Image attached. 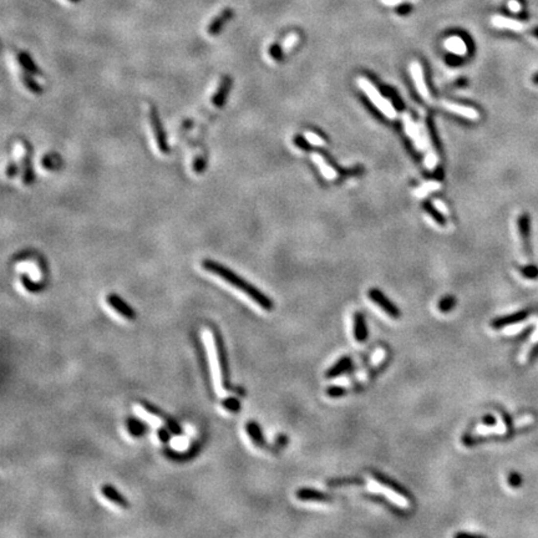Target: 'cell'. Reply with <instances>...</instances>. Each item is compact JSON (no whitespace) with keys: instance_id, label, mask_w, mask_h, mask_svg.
<instances>
[{"instance_id":"cell-5","label":"cell","mask_w":538,"mask_h":538,"mask_svg":"<svg viewBox=\"0 0 538 538\" xmlns=\"http://www.w3.org/2000/svg\"><path fill=\"white\" fill-rule=\"evenodd\" d=\"M368 297H369L370 301L374 304H376L379 308H381V310L385 311L386 314L390 315L394 319H399L401 317V310H400L390 299L384 294L381 290H379L377 288H373L368 292Z\"/></svg>"},{"instance_id":"cell-40","label":"cell","mask_w":538,"mask_h":538,"mask_svg":"<svg viewBox=\"0 0 538 538\" xmlns=\"http://www.w3.org/2000/svg\"><path fill=\"white\" fill-rule=\"evenodd\" d=\"M482 423H484V425L493 426V425H496V419H494V416L492 415H486L484 416V419H482Z\"/></svg>"},{"instance_id":"cell-6","label":"cell","mask_w":538,"mask_h":538,"mask_svg":"<svg viewBox=\"0 0 538 538\" xmlns=\"http://www.w3.org/2000/svg\"><path fill=\"white\" fill-rule=\"evenodd\" d=\"M402 121H404V127L407 136L411 139L415 147L420 151H425V136H423V125L422 123H415L411 116L404 114L402 115Z\"/></svg>"},{"instance_id":"cell-39","label":"cell","mask_w":538,"mask_h":538,"mask_svg":"<svg viewBox=\"0 0 538 538\" xmlns=\"http://www.w3.org/2000/svg\"><path fill=\"white\" fill-rule=\"evenodd\" d=\"M169 430H166V429H161L159 430V437L161 439V441H164V443H167V441L169 440Z\"/></svg>"},{"instance_id":"cell-2","label":"cell","mask_w":538,"mask_h":538,"mask_svg":"<svg viewBox=\"0 0 538 538\" xmlns=\"http://www.w3.org/2000/svg\"><path fill=\"white\" fill-rule=\"evenodd\" d=\"M356 84H358L359 88L361 89V91L365 94L366 97L369 98L370 101H372V104L374 105V106L376 107V109L379 110V111L381 112L385 117L390 118V120H395V118L398 117V112H396L395 107H394V105L391 104L390 100L384 97V96L379 93V90L375 88V85L373 84L370 80H368L366 77L360 76L356 79Z\"/></svg>"},{"instance_id":"cell-17","label":"cell","mask_w":538,"mask_h":538,"mask_svg":"<svg viewBox=\"0 0 538 538\" xmlns=\"http://www.w3.org/2000/svg\"><path fill=\"white\" fill-rule=\"evenodd\" d=\"M232 17H233V10H232V9H230V8L224 9V10L222 11L219 15H217V17L214 18L213 20H212V23L208 25V26H207V33L210 34V35H212V36L218 35V34L222 31V29H223L224 24H226L228 20L232 19Z\"/></svg>"},{"instance_id":"cell-8","label":"cell","mask_w":538,"mask_h":538,"mask_svg":"<svg viewBox=\"0 0 538 538\" xmlns=\"http://www.w3.org/2000/svg\"><path fill=\"white\" fill-rule=\"evenodd\" d=\"M372 473H373V477H374L380 485H383V486L388 487L389 490L394 491L395 493L400 494L401 497L406 498V500L413 501V494H411V492H410L407 489H405V487L402 486L401 484H399L398 481H395L394 478L389 477V476L384 475V473L379 472V471H373Z\"/></svg>"},{"instance_id":"cell-31","label":"cell","mask_w":538,"mask_h":538,"mask_svg":"<svg viewBox=\"0 0 538 538\" xmlns=\"http://www.w3.org/2000/svg\"><path fill=\"white\" fill-rule=\"evenodd\" d=\"M325 394H327L329 398H331V399H338V398H343V396L347 395L348 390L344 388V386L331 385L329 386V388H327Z\"/></svg>"},{"instance_id":"cell-10","label":"cell","mask_w":538,"mask_h":538,"mask_svg":"<svg viewBox=\"0 0 538 538\" xmlns=\"http://www.w3.org/2000/svg\"><path fill=\"white\" fill-rule=\"evenodd\" d=\"M517 227H518L519 237H521L522 248L527 256L531 254V218L530 214L522 213L517 219Z\"/></svg>"},{"instance_id":"cell-33","label":"cell","mask_w":538,"mask_h":538,"mask_svg":"<svg viewBox=\"0 0 538 538\" xmlns=\"http://www.w3.org/2000/svg\"><path fill=\"white\" fill-rule=\"evenodd\" d=\"M519 272H521L522 276L528 279H535L538 277V268L535 267V265H527V267L521 268Z\"/></svg>"},{"instance_id":"cell-45","label":"cell","mask_w":538,"mask_h":538,"mask_svg":"<svg viewBox=\"0 0 538 538\" xmlns=\"http://www.w3.org/2000/svg\"><path fill=\"white\" fill-rule=\"evenodd\" d=\"M69 1H71V3H79L80 0H69Z\"/></svg>"},{"instance_id":"cell-26","label":"cell","mask_w":538,"mask_h":538,"mask_svg":"<svg viewBox=\"0 0 538 538\" xmlns=\"http://www.w3.org/2000/svg\"><path fill=\"white\" fill-rule=\"evenodd\" d=\"M22 80H23V84L26 86L27 90L31 91V93L35 94V95H41V94L44 93L43 86H41L39 82H36L35 80H34L33 75L29 74V72L25 71V74L22 75Z\"/></svg>"},{"instance_id":"cell-3","label":"cell","mask_w":538,"mask_h":538,"mask_svg":"<svg viewBox=\"0 0 538 538\" xmlns=\"http://www.w3.org/2000/svg\"><path fill=\"white\" fill-rule=\"evenodd\" d=\"M213 343L214 350H216L217 361H218L219 369H221V381L224 390H233L232 384H231V374H230V365H228L227 352L224 348L223 339H222L221 333L218 329H213Z\"/></svg>"},{"instance_id":"cell-1","label":"cell","mask_w":538,"mask_h":538,"mask_svg":"<svg viewBox=\"0 0 538 538\" xmlns=\"http://www.w3.org/2000/svg\"><path fill=\"white\" fill-rule=\"evenodd\" d=\"M202 267L205 271L219 277V278L223 279L224 281H227L228 284H231L232 287L237 288L238 290H240V292H243L246 295H248L249 298H251L254 303H257L258 305L262 306L264 310L267 311L273 310L274 304L269 297H267V295H265L264 293L260 292L257 287H254L253 284H251V283L247 281L246 279L242 278L240 276H238L237 273H234L232 269L227 268L226 265L221 264V263L218 262H214V260L212 259H205L202 262Z\"/></svg>"},{"instance_id":"cell-14","label":"cell","mask_w":538,"mask_h":538,"mask_svg":"<svg viewBox=\"0 0 538 538\" xmlns=\"http://www.w3.org/2000/svg\"><path fill=\"white\" fill-rule=\"evenodd\" d=\"M232 82L233 80L231 76H224L223 79H222L216 94H214L213 97H212V104H213V106L218 107V109H221V107L224 106V104L227 102V97H228V94H230L231 91V88H232Z\"/></svg>"},{"instance_id":"cell-37","label":"cell","mask_w":538,"mask_h":538,"mask_svg":"<svg viewBox=\"0 0 538 538\" xmlns=\"http://www.w3.org/2000/svg\"><path fill=\"white\" fill-rule=\"evenodd\" d=\"M18 171H19V169H18L17 164L11 162V164L8 166V168H6V176H8V177H10V178L15 177V176L18 175Z\"/></svg>"},{"instance_id":"cell-36","label":"cell","mask_w":538,"mask_h":538,"mask_svg":"<svg viewBox=\"0 0 538 538\" xmlns=\"http://www.w3.org/2000/svg\"><path fill=\"white\" fill-rule=\"evenodd\" d=\"M508 482H510V485H511L512 487H517L521 485L522 480H521V476L518 475V473L516 472H512L511 475H510V477H508Z\"/></svg>"},{"instance_id":"cell-34","label":"cell","mask_w":538,"mask_h":538,"mask_svg":"<svg viewBox=\"0 0 538 538\" xmlns=\"http://www.w3.org/2000/svg\"><path fill=\"white\" fill-rule=\"evenodd\" d=\"M206 166H207V162H206L205 157H202V156L196 157V160L193 161V171L197 175H201V173L205 172Z\"/></svg>"},{"instance_id":"cell-7","label":"cell","mask_w":538,"mask_h":538,"mask_svg":"<svg viewBox=\"0 0 538 538\" xmlns=\"http://www.w3.org/2000/svg\"><path fill=\"white\" fill-rule=\"evenodd\" d=\"M410 74H411V77H413L414 84H415L419 95H420L423 100L429 101L430 91H429V88H427L426 81H425V76H423L422 66H421V64L419 63V61H413V63L410 64Z\"/></svg>"},{"instance_id":"cell-20","label":"cell","mask_w":538,"mask_h":538,"mask_svg":"<svg viewBox=\"0 0 538 538\" xmlns=\"http://www.w3.org/2000/svg\"><path fill=\"white\" fill-rule=\"evenodd\" d=\"M246 431L247 434H248V436L251 437L252 443H253L256 446H258V447H264V446L267 445V444H265L264 435H263L262 432V429H260V426L256 422V421H249V422L246 423Z\"/></svg>"},{"instance_id":"cell-44","label":"cell","mask_w":538,"mask_h":538,"mask_svg":"<svg viewBox=\"0 0 538 538\" xmlns=\"http://www.w3.org/2000/svg\"><path fill=\"white\" fill-rule=\"evenodd\" d=\"M532 82L535 85H538V71L536 72V74L532 76Z\"/></svg>"},{"instance_id":"cell-15","label":"cell","mask_w":538,"mask_h":538,"mask_svg":"<svg viewBox=\"0 0 538 538\" xmlns=\"http://www.w3.org/2000/svg\"><path fill=\"white\" fill-rule=\"evenodd\" d=\"M352 333H354V338L358 343H365L369 338V330H368V325H366L365 317H364L361 313L356 311L352 318Z\"/></svg>"},{"instance_id":"cell-4","label":"cell","mask_w":538,"mask_h":538,"mask_svg":"<svg viewBox=\"0 0 538 538\" xmlns=\"http://www.w3.org/2000/svg\"><path fill=\"white\" fill-rule=\"evenodd\" d=\"M150 122H151V126H152L153 135H155L156 143H157V147H159L160 152L164 153V155H168V153L171 152V147H169L168 142H167L166 132H164V125H162L160 114L155 106H151Z\"/></svg>"},{"instance_id":"cell-12","label":"cell","mask_w":538,"mask_h":538,"mask_svg":"<svg viewBox=\"0 0 538 538\" xmlns=\"http://www.w3.org/2000/svg\"><path fill=\"white\" fill-rule=\"evenodd\" d=\"M295 496L298 500L305 501V502H331L333 501V497L330 494L314 489H309V487L299 489Z\"/></svg>"},{"instance_id":"cell-21","label":"cell","mask_w":538,"mask_h":538,"mask_svg":"<svg viewBox=\"0 0 538 538\" xmlns=\"http://www.w3.org/2000/svg\"><path fill=\"white\" fill-rule=\"evenodd\" d=\"M526 317H527V311H519V313H515V314H511V315H506V317L496 318V319L492 320L491 325H492V328L501 329L507 327V325L516 324V323L522 322Z\"/></svg>"},{"instance_id":"cell-25","label":"cell","mask_w":538,"mask_h":538,"mask_svg":"<svg viewBox=\"0 0 538 538\" xmlns=\"http://www.w3.org/2000/svg\"><path fill=\"white\" fill-rule=\"evenodd\" d=\"M441 188V183L437 182V181H430V182L423 183L420 187L414 191V196L418 197V198H425L426 196H429L432 192H436Z\"/></svg>"},{"instance_id":"cell-38","label":"cell","mask_w":538,"mask_h":538,"mask_svg":"<svg viewBox=\"0 0 538 538\" xmlns=\"http://www.w3.org/2000/svg\"><path fill=\"white\" fill-rule=\"evenodd\" d=\"M269 52H271V56L274 59V60L278 61L279 59L281 58V49L278 47V45H273V47H271V50H269Z\"/></svg>"},{"instance_id":"cell-11","label":"cell","mask_w":538,"mask_h":538,"mask_svg":"<svg viewBox=\"0 0 538 538\" xmlns=\"http://www.w3.org/2000/svg\"><path fill=\"white\" fill-rule=\"evenodd\" d=\"M106 302L114 310L117 311L118 314L122 315L127 320H134L136 318V313H135L134 309L125 301H122V298L118 297L117 294H109L106 297Z\"/></svg>"},{"instance_id":"cell-41","label":"cell","mask_w":538,"mask_h":538,"mask_svg":"<svg viewBox=\"0 0 538 538\" xmlns=\"http://www.w3.org/2000/svg\"><path fill=\"white\" fill-rule=\"evenodd\" d=\"M287 443H288V439L285 435H281V436L277 437V440H276L277 447H281V446H284Z\"/></svg>"},{"instance_id":"cell-35","label":"cell","mask_w":538,"mask_h":538,"mask_svg":"<svg viewBox=\"0 0 538 538\" xmlns=\"http://www.w3.org/2000/svg\"><path fill=\"white\" fill-rule=\"evenodd\" d=\"M432 206L435 207L437 213L441 214V216H448V214H450V211H448V208L446 207V205L443 202V201L434 200L432 201Z\"/></svg>"},{"instance_id":"cell-19","label":"cell","mask_w":538,"mask_h":538,"mask_svg":"<svg viewBox=\"0 0 538 538\" xmlns=\"http://www.w3.org/2000/svg\"><path fill=\"white\" fill-rule=\"evenodd\" d=\"M101 492L105 496V498H107V500L111 501V502L115 503V505L120 506V507L127 508L130 506L129 501L126 500L122 494H121L115 487L112 486V485H104V486L101 487Z\"/></svg>"},{"instance_id":"cell-22","label":"cell","mask_w":538,"mask_h":538,"mask_svg":"<svg viewBox=\"0 0 538 538\" xmlns=\"http://www.w3.org/2000/svg\"><path fill=\"white\" fill-rule=\"evenodd\" d=\"M445 47L450 52L457 55V56H464L467 52L466 44L461 38H457V36H452V38L447 39L445 41Z\"/></svg>"},{"instance_id":"cell-16","label":"cell","mask_w":538,"mask_h":538,"mask_svg":"<svg viewBox=\"0 0 538 538\" xmlns=\"http://www.w3.org/2000/svg\"><path fill=\"white\" fill-rule=\"evenodd\" d=\"M310 159H311V161H313L315 164H317V167L319 168L320 173H322V176L325 178V180L334 181V180H336V178H338V172H336L335 169H334L333 167H331L330 164H328V162L325 161V159L323 157L322 155H320V153L313 152L310 155Z\"/></svg>"},{"instance_id":"cell-32","label":"cell","mask_w":538,"mask_h":538,"mask_svg":"<svg viewBox=\"0 0 538 538\" xmlns=\"http://www.w3.org/2000/svg\"><path fill=\"white\" fill-rule=\"evenodd\" d=\"M222 404H223V406L226 407L228 411H232V413H238V411L240 410V402L238 401V399H235V398H226Z\"/></svg>"},{"instance_id":"cell-43","label":"cell","mask_w":538,"mask_h":538,"mask_svg":"<svg viewBox=\"0 0 538 538\" xmlns=\"http://www.w3.org/2000/svg\"><path fill=\"white\" fill-rule=\"evenodd\" d=\"M456 537L461 538V537H477V535H472V533H468V532H459L456 533Z\"/></svg>"},{"instance_id":"cell-24","label":"cell","mask_w":538,"mask_h":538,"mask_svg":"<svg viewBox=\"0 0 538 538\" xmlns=\"http://www.w3.org/2000/svg\"><path fill=\"white\" fill-rule=\"evenodd\" d=\"M35 181V173H34L33 164H31V156L27 153L23 160V182L26 186L33 185Z\"/></svg>"},{"instance_id":"cell-23","label":"cell","mask_w":538,"mask_h":538,"mask_svg":"<svg viewBox=\"0 0 538 538\" xmlns=\"http://www.w3.org/2000/svg\"><path fill=\"white\" fill-rule=\"evenodd\" d=\"M18 61H19L20 65L23 66L25 71L29 72L31 75H41V70L36 66V64L34 63V60L31 59V56L26 52H19L18 54Z\"/></svg>"},{"instance_id":"cell-9","label":"cell","mask_w":538,"mask_h":538,"mask_svg":"<svg viewBox=\"0 0 538 538\" xmlns=\"http://www.w3.org/2000/svg\"><path fill=\"white\" fill-rule=\"evenodd\" d=\"M141 405H142L143 409H145L147 413L152 414V415H155V416H157V418L161 419V420L164 421V423H166L167 427H168V430L172 432V434L182 435V429H181L180 425L176 422L175 419H172L171 416H168L167 414H164L162 410H160L159 407H156L155 405L150 404V402L141 401Z\"/></svg>"},{"instance_id":"cell-18","label":"cell","mask_w":538,"mask_h":538,"mask_svg":"<svg viewBox=\"0 0 538 538\" xmlns=\"http://www.w3.org/2000/svg\"><path fill=\"white\" fill-rule=\"evenodd\" d=\"M352 368V360L350 356H343V358L339 359L335 364L329 368L325 373V376L328 379H335V377L340 376V375L345 374V373L349 372Z\"/></svg>"},{"instance_id":"cell-13","label":"cell","mask_w":538,"mask_h":538,"mask_svg":"<svg viewBox=\"0 0 538 538\" xmlns=\"http://www.w3.org/2000/svg\"><path fill=\"white\" fill-rule=\"evenodd\" d=\"M441 105H443L444 109L447 110V111L452 112V114H456V115L467 118V120L476 121L480 118V114H478L477 110H475L473 107L464 106V105L454 104V102H447V101H443L441 102Z\"/></svg>"},{"instance_id":"cell-30","label":"cell","mask_w":538,"mask_h":538,"mask_svg":"<svg viewBox=\"0 0 538 538\" xmlns=\"http://www.w3.org/2000/svg\"><path fill=\"white\" fill-rule=\"evenodd\" d=\"M304 139H305L306 142L310 143V145H313V146H317V147H322V146H325L324 139H323V137H320L318 134H315V132H311V131L304 132Z\"/></svg>"},{"instance_id":"cell-28","label":"cell","mask_w":538,"mask_h":538,"mask_svg":"<svg viewBox=\"0 0 538 538\" xmlns=\"http://www.w3.org/2000/svg\"><path fill=\"white\" fill-rule=\"evenodd\" d=\"M456 304H457V301L454 295H445V297L439 302L437 308H439V310H440L441 313H445L446 314V313H450V311L454 310Z\"/></svg>"},{"instance_id":"cell-27","label":"cell","mask_w":538,"mask_h":538,"mask_svg":"<svg viewBox=\"0 0 538 538\" xmlns=\"http://www.w3.org/2000/svg\"><path fill=\"white\" fill-rule=\"evenodd\" d=\"M327 485L330 487L347 486V485H365V481L360 477H344V478H333L327 482Z\"/></svg>"},{"instance_id":"cell-42","label":"cell","mask_w":538,"mask_h":538,"mask_svg":"<svg viewBox=\"0 0 538 538\" xmlns=\"http://www.w3.org/2000/svg\"><path fill=\"white\" fill-rule=\"evenodd\" d=\"M297 39H298V38H297V35H290L289 38L287 39V41H285V45H284L285 49H287V47H292L294 43H297Z\"/></svg>"},{"instance_id":"cell-29","label":"cell","mask_w":538,"mask_h":538,"mask_svg":"<svg viewBox=\"0 0 538 538\" xmlns=\"http://www.w3.org/2000/svg\"><path fill=\"white\" fill-rule=\"evenodd\" d=\"M127 426H129V431L131 432L135 436H139V435H142L146 431V425L143 422L139 420H135V419H130L127 421Z\"/></svg>"}]
</instances>
